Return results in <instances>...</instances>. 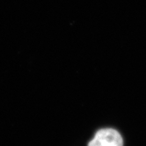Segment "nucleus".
Returning a JSON list of instances; mask_svg holds the SVG:
<instances>
[{"label":"nucleus","instance_id":"obj_1","mask_svg":"<svg viewBox=\"0 0 146 146\" xmlns=\"http://www.w3.org/2000/svg\"><path fill=\"white\" fill-rule=\"evenodd\" d=\"M124 141L119 131L112 128L99 130L88 146H123Z\"/></svg>","mask_w":146,"mask_h":146}]
</instances>
